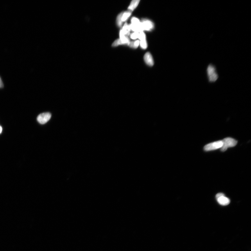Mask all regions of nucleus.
I'll return each mask as SVG.
<instances>
[{
	"instance_id": "f257e3e1",
	"label": "nucleus",
	"mask_w": 251,
	"mask_h": 251,
	"mask_svg": "<svg viewBox=\"0 0 251 251\" xmlns=\"http://www.w3.org/2000/svg\"><path fill=\"white\" fill-rule=\"evenodd\" d=\"M207 71L210 82H214L217 80L218 75L216 67L213 65L209 64L207 67Z\"/></svg>"
},
{
	"instance_id": "f03ea898",
	"label": "nucleus",
	"mask_w": 251,
	"mask_h": 251,
	"mask_svg": "<svg viewBox=\"0 0 251 251\" xmlns=\"http://www.w3.org/2000/svg\"><path fill=\"white\" fill-rule=\"evenodd\" d=\"M222 141L223 146L221 148V150L223 152L227 150L228 148L236 146L237 143V140L230 137L226 138Z\"/></svg>"
},
{
	"instance_id": "7ed1b4c3",
	"label": "nucleus",
	"mask_w": 251,
	"mask_h": 251,
	"mask_svg": "<svg viewBox=\"0 0 251 251\" xmlns=\"http://www.w3.org/2000/svg\"><path fill=\"white\" fill-rule=\"evenodd\" d=\"M222 146V141H219L212 142V143L206 145L204 146V149L205 151L214 150L221 148Z\"/></svg>"
},
{
	"instance_id": "20e7f679",
	"label": "nucleus",
	"mask_w": 251,
	"mask_h": 251,
	"mask_svg": "<svg viewBox=\"0 0 251 251\" xmlns=\"http://www.w3.org/2000/svg\"><path fill=\"white\" fill-rule=\"evenodd\" d=\"M51 114L50 113H42L38 115L37 117V121L38 123L41 124H44L48 122L51 118Z\"/></svg>"
},
{
	"instance_id": "39448f33",
	"label": "nucleus",
	"mask_w": 251,
	"mask_h": 251,
	"mask_svg": "<svg viewBox=\"0 0 251 251\" xmlns=\"http://www.w3.org/2000/svg\"><path fill=\"white\" fill-rule=\"evenodd\" d=\"M142 31H151L154 28V24L152 22L149 20L144 19L141 22Z\"/></svg>"
},
{
	"instance_id": "423d86ee",
	"label": "nucleus",
	"mask_w": 251,
	"mask_h": 251,
	"mask_svg": "<svg viewBox=\"0 0 251 251\" xmlns=\"http://www.w3.org/2000/svg\"><path fill=\"white\" fill-rule=\"evenodd\" d=\"M145 62L150 66H152L154 65L153 58L151 54L149 53H147L144 55V57Z\"/></svg>"
},
{
	"instance_id": "0eeeda50",
	"label": "nucleus",
	"mask_w": 251,
	"mask_h": 251,
	"mask_svg": "<svg viewBox=\"0 0 251 251\" xmlns=\"http://www.w3.org/2000/svg\"><path fill=\"white\" fill-rule=\"evenodd\" d=\"M217 201L221 205H227L230 204V201L229 198L226 197L225 196H221L217 199Z\"/></svg>"
},
{
	"instance_id": "6e6552de",
	"label": "nucleus",
	"mask_w": 251,
	"mask_h": 251,
	"mask_svg": "<svg viewBox=\"0 0 251 251\" xmlns=\"http://www.w3.org/2000/svg\"><path fill=\"white\" fill-rule=\"evenodd\" d=\"M140 1L139 0H133L131 2L128 8L129 11L132 12L134 11L139 5Z\"/></svg>"
},
{
	"instance_id": "1a4fd4ad",
	"label": "nucleus",
	"mask_w": 251,
	"mask_h": 251,
	"mask_svg": "<svg viewBox=\"0 0 251 251\" xmlns=\"http://www.w3.org/2000/svg\"><path fill=\"white\" fill-rule=\"evenodd\" d=\"M121 30L124 34L126 37H128V36L130 35V31H131L129 24H128L127 23H126L124 24Z\"/></svg>"
},
{
	"instance_id": "9d476101",
	"label": "nucleus",
	"mask_w": 251,
	"mask_h": 251,
	"mask_svg": "<svg viewBox=\"0 0 251 251\" xmlns=\"http://www.w3.org/2000/svg\"><path fill=\"white\" fill-rule=\"evenodd\" d=\"M131 14H132V12L129 11L123 12V14L121 17V21L122 22H123L126 21L128 18L130 17Z\"/></svg>"
},
{
	"instance_id": "9b49d317",
	"label": "nucleus",
	"mask_w": 251,
	"mask_h": 251,
	"mask_svg": "<svg viewBox=\"0 0 251 251\" xmlns=\"http://www.w3.org/2000/svg\"><path fill=\"white\" fill-rule=\"evenodd\" d=\"M140 45V41L139 40H137L134 42H130L128 46L133 48H137Z\"/></svg>"
},
{
	"instance_id": "f8f14e48",
	"label": "nucleus",
	"mask_w": 251,
	"mask_h": 251,
	"mask_svg": "<svg viewBox=\"0 0 251 251\" xmlns=\"http://www.w3.org/2000/svg\"><path fill=\"white\" fill-rule=\"evenodd\" d=\"M123 14V12H121L117 16V26L119 27H121L123 23L121 21V17Z\"/></svg>"
},
{
	"instance_id": "ddd939ff",
	"label": "nucleus",
	"mask_w": 251,
	"mask_h": 251,
	"mask_svg": "<svg viewBox=\"0 0 251 251\" xmlns=\"http://www.w3.org/2000/svg\"><path fill=\"white\" fill-rule=\"evenodd\" d=\"M140 44L141 48L143 49H146L147 47V44L146 39L140 40Z\"/></svg>"
},
{
	"instance_id": "4468645a",
	"label": "nucleus",
	"mask_w": 251,
	"mask_h": 251,
	"mask_svg": "<svg viewBox=\"0 0 251 251\" xmlns=\"http://www.w3.org/2000/svg\"><path fill=\"white\" fill-rule=\"evenodd\" d=\"M123 43L122 42L121 40L120 39H117L113 43L112 46L113 47H117L119 46V45H123Z\"/></svg>"
},
{
	"instance_id": "2eb2a0df",
	"label": "nucleus",
	"mask_w": 251,
	"mask_h": 251,
	"mask_svg": "<svg viewBox=\"0 0 251 251\" xmlns=\"http://www.w3.org/2000/svg\"><path fill=\"white\" fill-rule=\"evenodd\" d=\"M139 32H134L130 35V37L133 40H135L138 38Z\"/></svg>"
},
{
	"instance_id": "dca6fc26",
	"label": "nucleus",
	"mask_w": 251,
	"mask_h": 251,
	"mask_svg": "<svg viewBox=\"0 0 251 251\" xmlns=\"http://www.w3.org/2000/svg\"><path fill=\"white\" fill-rule=\"evenodd\" d=\"M138 38L140 40L146 39V35L143 31L139 32Z\"/></svg>"
},
{
	"instance_id": "f3484780",
	"label": "nucleus",
	"mask_w": 251,
	"mask_h": 251,
	"mask_svg": "<svg viewBox=\"0 0 251 251\" xmlns=\"http://www.w3.org/2000/svg\"><path fill=\"white\" fill-rule=\"evenodd\" d=\"M225 195L222 193H219L217 194L216 195V198H218L220 197L221 196H224Z\"/></svg>"
},
{
	"instance_id": "a211bd4d",
	"label": "nucleus",
	"mask_w": 251,
	"mask_h": 251,
	"mask_svg": "<svg viewBox=\"0 0 251 251\" xmlns=\"http://www.w3.org/2000/svg\"><path fill=\"white\" fill-rule=\"evenodd\" d=\"M4 86L1 80V78H0V88H3Z\"/></svg>"
},
{
	"instance_id": "6ab92c4d",
	"label": "nucleus",
	"mask_w": 251,
	"mask_h": 251,
	"mask_svg": "<svg viewBox=\"0 0 251 251\" xmlns=\"http://www.w3.org/2000/svg\"><path fill=\"white\" fill-rule=\"evenodd\" d=\"M2 132V128L1 126H0V134H1Z\"/></svg>"
}]
</instances>
